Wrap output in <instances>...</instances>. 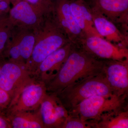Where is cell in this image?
Masks as SVG:
<instances>
[{
  "instance_id": "9",
  "label": "cell",
  "mask_w": 128,
  "mask_h": 128,
  "mask_svg": "<svg viewBox=\"0 0 128 128\" xmlns=\"http://www.w3.org/2000/svg\"><path fill=\"white\" fill-rule=\"evenodd\" d=\"M76 45L99 59L118 60L128 59V49L120 48L101 37H84Z\"/></svg>"
},
{
  "instance_id": "7",
  "label": "cell",
  "mask_w": 128,
  "mask_h": 128,
  "mask_svg": "<svg viewBox=\"0 0 128 128\" xmlns=\"http://www.w3.org/2000/svg\"><path fill=\"white\" fill-rule=\"evenodd\" d=\"M52 9L32 4L22 0L9 11V18L14 26L34 30L41 23L45 14Z\"/></svg>"
},
{
  "instance_id": "28",
  "label": "cell",
  "mask_w": 128,
  "mask_h": 128,
  "mask_svg": "<svg viewBox=\"0 0 128 128\" xmlns=\"http://www.w3.org/2000/svg\"></svg>"
},
{
  "instance_id": "26",
  "label": "cell",
  "mask_w": 128,
  "mask_h": 128,
  "mask_svg": "<svg viewBox=\"0 0 128 128\" xmlns=\"http://www.w3.org/2000/svg\"><path fill=\"white\" fill-rule=\"evenodd\" d=\"M5 60L6 59L3 57V56H0V72L1 69L2 64H3Z\"/></svg>"
},
{
  "instance_id": "3",
  "label": "cell",
  "mask_w": 128,
  "mask_h": 128,
  "mask_svg": "<svg viewBox=\"0 0 128 128\" xmlns=\"http://www.w3.org/2000/svg\"><path fill=\"white\" fill-rule=\"evenodd\" d=\"M68 112L85 99L95 96L113 95L105 74L89 76L68 86L57 94Z\"/></svg>"
},
{
  "instance_id": "11",
  "label": "cell",
  "mask_w": 128,
  "mask_h": 128,
  "mask_svg": "<svg viewBox=\"0 0 128 128\" xmlns=\"http://www.w3.org/2000/svg\"><path fill=\"white\" fill-rule=\"evenodd\" d=\"M44 128H62L69 113L56 95L46 93L39 107Z\"/></svg>"
},
{
  "instance_id": "27",
  "label": "cell",
  "mask_w": 128,
  "mask_h": 128,
  "mask_svg": "<svg viewBox=\"0 0 128 128\" xmlns=\"http://www.w3.org/2000/svg\"><path fill=\"white\" fill-rule=\"evenodd\" d=\"M9 0L10 1V3H12L13 6H14L22 0Z\"/></svg>"
},
{
  "instance_id": "5",
  "label": "cell",
  "mask_w": 128,
  "mask_h": 128,
  "mask_svg": "<svg viewBox=\"0 0 128 128\" xmlns=\"http://www.w3.org/2000/svg\"><path fill=\"white\" fill-rule=\"evenodd\" d=\"M34 42V30L14 26L2 56L8 61L26 65Z\"/></svg>"
},
{
  "instance_id": "20",
  "label": "cell",
  "mask_w": 128,
  "mask_h": 128,
  "mask_svg": "<svg viewBox=\"0 0 128 128\" xmlns=\"http://www.w3.org/2000/svg\"><path fill=\"white\" fill-rule=\"evenodd\" d=\"M95 123L82 120L79 117L69 114L62 128H94Z\"/></svg>"
},
{
  "instance_id": "12",
  "label": "cell",
  "mask_w": 128,
  "mask_h": 128,
  "mask_svg": "<svg viewBox=\"0 0 128 128\" xmlns=\"http://www.w3.org/2000/svg\"><path fill=\"white\" fill-rule=\"evenodd\" d=\"M92 12L102 15L115 24L128 29V0H93Z\"/></svg>"
},
{
  "instance_id": "6",
  "label": "cell",
  "mask_w": 128,
  "mask_h": 128,
  "mask_svg": "<svg viewBox=\"0 0 128 128\" xmlns=\"http://www.w3.org/2000/svg\"><path fill=\"white\" fill-rule=\"evenodd\" d=\"M36 79L26 65L6 60L0 72V88L7 92L12 100L25 86Z\"/></svg>"
},
{
  "instance_id": "13",
  "label": "cell",
  "mask_w": 128,
  "mask_h": 128,
  "mask_svg": "<svg viewBox=\"0 0 128 128\" xmlns=\"http://www.w3.org/2000/svg\"><path fill=\"white\" fill-rule=\"evenodd\" d=\"M103 72L113 94L119 97L128 95V59L105 60Z\"/></svg>"
},
{
  "instance_id": "17",
  "label": "cell",
  "mask_w": 128,
  "mask_h": 128,
  "mask_svg": "<svg viewBox=\"0 0 128 128\" xmlns=\"http://www.w3.org/2000/svg\"><path fill=\"white\" fill-rule=\"evenodd\" d=\"M7 119L12 128H44L39 108L8 114Z\"/></svg>"
},
{
  "instance_id": "15",
  "label": "cell",
  "mask_w": 128,
  "mask_h": 128,
  "mask_svg": "<svg viewBox=\"0 0 128 128\" xmlns=\"http://www.w3.org/2000/svg\"><path fill=\"white\" fill-rule=\"evenodd\" d=\"M90 12L95 28L101 36L120 48L128 49V36L127 35L121 32L114 23L105 17Z\"/></svg>"
},
{
  "instance_id": "4",
  "label": "cell",
  "mask_w": 128,
  "mask_h": 128,
  "mask_svg": "<svg viewBox=\"0 0 128 128\" xmlns=\"http://www.w3.org/2000/svg\"><path fill=\"white\" fill-rule=\"evenodd\" d=\"M127 95L95 96L85 99L68 111L69 114L85 121H98L103 114L126 109Z\"/></svg>"
},
{
  "instance_id": "19",
  "label": "cell",
  "mask_w": 128,
  "mask_h": 128,
  "mask_svg": "<svg viewBox=\"0 0 128 128\" xmlns=\"http://www.w3.org/2000/svg\"><path fill=\"white\" fill-rule=\"evenodd\" d=\"M14 27L8 13L0 14V56H2Z\"/></svg>"
},
{
  "instance_id": "1",
  "label": "cell",
  "mask_w": 128,
  "mask_h": 128,
  "mask_svg": "<svg viewBox=\"0 0 128 128\" xmlns=\"http://www.w3.org/2000/svg\"><path fill=\"white\" fill-rule=\"evenodd\" d=\"M104 62L76 45L57 74L46 85L47 93L57 94L74 82L103 73Z\"/></svg>"
},
{
  "instance_id": "21",
  "label": "cell",
  "mask_w": 128,
  "mask_h": 128,
  "mask_svg": "<svg viewBox=\"0 0 128 128\" xmlns=\"http://www.w3.org/2000/svg\"><path fill=\"white\" fill-rule=\"evenodd\" d=\"M12 101L10 96L0 88V110L9 106Z\"/></svg>"
},
{
  "instance_id": "25",
  "label": "cell",
  "mask_w": 128,
  "mask_h": 128,
  "mask_svg": "<svg viewBox=\"0 0 128 128\" xmlns=\"http://www.w3.org/2000/svg\"><path fill=\"white\" fill-rule=\"evenodd\" d=\"M59 0H43L44 2L50 7L53 8L54 5Z\"/></svg>"
},
{
  "instance_id": "14",
  "label": "cell",
  "mask_w": 128,
  "mask_h": 128,
  "mask_svg": "<svg viewBox=\"0 0 128 128\" xmlns=\"http://www.w3.org/2000/svg\"><path fill=\"white\" fill-rule=\"evenodd\" d=\"M52 12L57 23L71 42L76 44L80 40L85 37L72 14L68 0L58 1Z\"/></svg>"
},
{
  "instance_id": "24",
  "label": "cell",
  "mask_w": 128,
  "mask_h": 128,
  "mask_svg": "<svg viewBox=\"0 0 128 128\" xmlns=\"http://www.w3.org/2000/svg\"><path fill=\"white\" fill-rule=\"evenodd\" d=\"M26 2L32 4L38 5V6H43L49 8H52V7H50L49 6L46 4L43 0H25Z\"/></svg>"
},
{
  "instance_id": "22",
  "label": "cell",
  "mask_w": 128,
  "mask_h": 128,
  "mask_svg": "<svg viewBox=\"0 0 128 128\" xmlns=\"http://www.w3.org/2000/svg\"><path fill=\"white\" fill-rule=\"evenodd\" d=\"M10 2L9 0H2L0 1V13H8L10 9Z\"/></svg>"
},
{
  "instance_id": "2",
  "label": "cell",
  "mask_w": 128,
  "mask_h": 128,
  "mask_svg": "<svg viewBox=\"0 0 128 128\" xmlns=\"http://www.w3.org/2000/svg\"><path fill=\"white\" fill-rule=\"evenodd\" d=\"M52 11L45 14L41 23L33 30L34 48L26 66L34 76L39 65L46 57L71 42L57 23Z\"/></svg>"
},
{
  "instance_id": "23",
  "label": "cell",
  "mask_w": 128,
  "mask_h": 128,
  "mask_svg": "<svg viewBox=\"0 0 128 128\" xmlns=\"http://www.w3.org/2000/svg\"><path fill=\"white\" fill-rule=\"evenodd\" d=\"M11 125L7 118L0 116V128H11Z\"/></svg>"
},
{
  "instance_id": "18",
  "label": "cell",
  "mask_w": 128,
  "mask_h": 128,
  "mask_svg": "<svg viewBox=\"0 0 128 128\" xmlns=\"http://www.w3.org/2000/svg\"><path fill=\"white\" fill-rule=\"evenodd\" d=\"M127 109L103 114L95 123L94 128H128Z\"/></svg>"
},
{
  "instance_id": "16",
  "label": "cell",
  "mask_w": 128,
  "mask_h": 128,
  "mask_svg": "<svg viewBox=\"0 0 128 128\" xmlns=\"http://www.w3.org/2000/svg\"><path fill=\"white\" fill-rule=\"evenodd\" d=\"M70 6L72 14L85 37L96 36L103 38L98 33L95 28L89 7L81 1L70 2Z\"/></svg>"
},
{
  "instance_id": "8",
  "label": "cell",
  "mask_w": 128,
  "mask_h": 128,
  "mask_svg": "<svg viewBox=\"0 0 128 128\" xmlns=\"http://www.w3.org/2000/svg\"><path fill=\"white\" fill-rule=\"evenodd\" d=\"M47 93L46 85L35 80L25 86L8 106V114L38 109Z\"/></svg>"
},
{
  "instance_id": "10",
  "label": "cell",
  "mask_w": 128,
  "mask_h": 128,
  "mask_svg": "<svg viewBox=\"0 0 128 128\" xmlns=\"http://www.w3.org/2000/svg\"><path fill=\"white\" fill-rule=\"evenodd\" d=\"M76 46L69 42L48 56L39 65L34 77L47 85L57 74Z\"/></svg>"
}]
</instances>
